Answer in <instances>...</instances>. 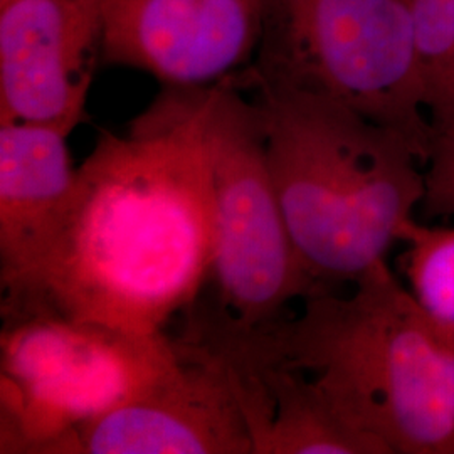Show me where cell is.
Wrapping results in <instances>:
<instances>
[{
  "instance_id": "cell-5",
  "label": "cell",
  "mask_w": 454,
  "mask_h": 454,
  "mask_svg": "<svg viewBox=\"0 0 454 454\" xmlns=\"http://www.w3.org/2000/svg\"><path fill=\"white\" fill-rule=\"evenodd\" d=\"M0 453L49 454L73 429L144 395L177 360L176 337L56 315L4 322Z\"/></svg>"
},
{
  "instance_id": "cell-1",
  "label": "cell",
  "mask_w": 454,
  "mask_h": 454,
  "mask_svg": "<svg viewBox=\"0 0 454 454\" xmlns=\"http://www.w3.org/2000/svg\"><path fill=\"white\" fill-rule=\"evenodd\" d=\"M214 86H165L125 133L103 131L33 266L2 288V320L56 315L160 333L211 275Z\"/></svg>"
},
{
  "instance_id": "cell-2",
  "label": "cell",
  "mask_w": 454,
  "mask_h": 454,
  "mask_svg": "<svg viewBox=\"0 0 454 454\" xmlns=\"http://www.w3.org/2000/svg\"><path fill=\"white\" fill-rule=\"evenodd\" d=\"M212 339L303 373L382 454H454V345L427 322L387 262L303 300L301 313L258 328L202 317Z\"/></svg>"
},
{
  "instance_id": "cell-3",
  "label": "cell",
  "mask_w": 454,
  "mask_h": 454,
  "mask_svg": "<svg viewBox=\"0 0 454 454\" xmlns=\"http://www.w3.org/2000/svg\"><path fill=\"white\" fill-rule=\"evenodd\" d=\"M256 90L270 170L294 249L322 293L387 262L424 195V160L399 131L288 86Z\"/></svg>"
},
{
  "instance_id": "cell-9",
  "label": "cell",
  "mask_w": 454,
  "mask_h": 454,
  "mask_svg": "<svg viewBox=\"0 0 454 454\" xmlns=\"http://www.w3.org/2000/svg\"><path fill=\"white\" fill-rule=\"evenodd\" d=\"M270 0H106L103 61L176 88L231 80L258 48Z\"/></svg>"
},
{
  "instance_id": "cell-11",
  "label": "cell",
  "mask_w": 454,
  "mask_h": 454,
  "mask_svg": "<svg viewBox=\"0 0 454 454\" xmlns=\"http://www.w3.org/2000/svg\"><path fill=\"white\" fill-rule=\"evenodd\" d=\"M399 256L401 273L427 322L454 345V227L407 224Z\"/></svg>"
},
{
  "instance_id": "cell-8",
  "label": "cell",
  "mask_w": 454,
  "mask_h": 454,
  "mask_svg": "<svg viewBox=\"0 0 454 454\" xmlns=\"http://www.w3.org/2000/svg\"><path fill=\"white\" fill-rule=\"evenodd\" d=\"M106 0H11L0 5V125L71 131L103 58Z\"/></svg>"
},
{
  "instance_id": "cell-7",
  "label": "cell",
  "mask_w": 454,
  "mask_h": 454,
  "mask_svg": "<svg viewBox=\"0 0 454 454\" xmlns=\"http://www.w3.org/2000/svg\"><path fill=\"white\" fill-rule=\"evenodd\" d=\"M176 364L130 404L73 429L49 454H253L226 362L187 330Z\"/></svg>"
},
{
  "instance_id": "cell-6",
  "label": "cell",
  "mask_w": 454,
  "mask_h": 454,
  "mask_svg": "<svg viewBox=\"0 0 454 454\" xmlns=\"http://www.w3.org/2000/svg\"><path fill=\"white\" fill-rule=\"evenodd\" d=\"M207 140L217 293L207 307L234 328L264 326L293 300L324 293L303 270L281 211L260 108L231 80L214 86Z\"/></svg>"
},
{
  "instance_id": "cell-13",
  "label": "cell",
  "mask_w": 454,
  "mask_h": 454,
  "mask_svg": "<svg viewBox=\"0 0 454 454\" xmlns=\"http://www.w3.org/2000/svg\"><path fill=\"white\" fill-rule=\"evenodd\" d=\"M419 211L424 217L454 215V116L433 127Z\"/></svg>"
},
{
  "instance_id": "cell-12",
  "label": "cell",
  "mask_w": 454,
  "mask_h": 454,
  "mask_svg": "<svg viewBox=\"0 0 454 454\" xmlns=\"http://www.w3.org/2000/svg\"><path fill=\"white\" fill-rule=\"evenodd\" d=\"M431 125L454 116V0H406Z\"/></svg>"
},
{
  "instance_id": "cell-4",
  "label": "cell",
  "mask_w": 454,
  "mask_h": 454,
  "mask_svg": "<svg viewBox=\"0 0 454 454\" xmlns=\"http://www.w3.org/2000/svg\"><path fill=\"white\" fill-rule=\"evenodd\" d=\"M246 82L332 99L403 133L426 160L433 125L406 0H270Z\"/></svg>"
},
{
  "instance_id": "cell-14",
  "label": "cell",
  "mask_w": 454,
  "mask_h": 454,
  "mask_svg": "<svg viewBox=\"0 0 454 454\" xmlns=\"http://www.w3.org/2000/svg\"><path fill=\"white\" fill-rule=\"evenodd\" d=\"M7 2H11V0H0V5H5Z\"/></svg>"
},
{
  "instance_id": "cell-10",
  "label": "cell",
  "mask_w": 454,
  "mask_h": 454,
  "mask_svg": "<svg viewBox=\"0 0 454 454\" xmlns=\"http://www.w3.org/2000/svg\"><path fill=\"white\" fill-rule=\"evenodd\" d=\"M67 135L49 125H0L2 288L33 266L65 211L76 177Z\"/></svg>"
}]
</instances>
